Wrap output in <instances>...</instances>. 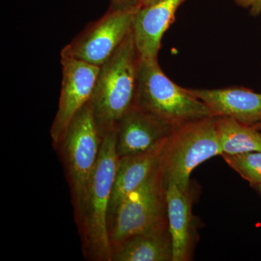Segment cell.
Wrapping results in <instances>:
<instances>
[{
    "mask_svg": "<svg viewBox=\"0 0 261 261\" xmlns=\"http://www.w3.org/2000/svg\"><path fill=\"white\" fill-rule=\"evenodd\" d=\"M139 63L140 57L132 31L99 68L90 102L102 137L116 128L135 105Z\"/></svg>",
    "mask_w": 261,
    "mask_h": 261,
    "instance_id": "6da1fadb",
    "label": "cell"
},
{
    "mask_svg": "<svg viewBox=\"0 0 261 261\" xmlns=\"http://www.w3.org/2000/svg\"><path fill=\"white\" fill-rule=\"evenodd\" d=\"M116 143L117 128L102 137L97 166L89 186L80 221L83 228L86 248L90 256L98 260H113L108 210L119 159Z\"/></svg>",
    "mask_w": 261,
    "mask_h": 261,
    "instance_id": "7a4b0ae2",
    "label": "cell"
},
{
    "mask_svg": "<svg viewBox=\"0 0 261 261\" xmlns=\"http://www.w3.org/2000/svg\"><path fill=\"white\" fill-rule=\"evenodd\" d=\"M134 106L173 126L213 117L205 103L165 74L158 60L140 59Z\"/></svg>",
    "mask_w": 261,
    "mask_h": 261,
    "instance_id": "3957f363",
    "label": "cell"
},
{
    "mask_svg": "<svg viewBox=\"0 0 261 261\" xmlns=\"http://www.w3.org/2000/svg\"><path fill=\"white\" fill-rule=\"evenodd\" d=\"M221 155L216 117L175 126L163 149L161 165L165 185L173 183L190 190V176L201 163Z\"/></svg>",
    "mask_w": 261,
    "mask_h": 261,
    "instance_id": "277c9868",
    "label": "cell"
},
{
    "mask_svg": "<svg viewBox=\"0 0 261 261\" xmlns=\"http://www.w3.org/2000/svg\"><path fill=\"white\" fill-rule=\"evenodd\" d=\"M102 140L89 101L70 122L59 144L68 171L79 221L83 214L87 191L97 166Z\"/></svg>",
    "mask_w": 261,
    "mask_h": 261,
    "instance_id": "5b68a950",
    "label": "cell"
},
{
    "mask_svg": "<svg viewBox=\"0 0 261 261\" xmlns=\"http://www.w3.org/2000/svg\"><path fill=\"white\" fill-rule=\"evenodd\" d=\"M168 224L166 188L160 163L150 176L127 196L110 223L113 250L135 235Z\"/></svg>",
    "mask_w": 261,
    "mask_h": 261,
    "instance_id": "8992f818",
    "label": "cell"
},
{
    "mask_svg": "<svg viewBox=\"0 0 261 261\" xmlns=\"http://www.w3.org/2000/svg\"><path fill=\"white\" fill-rule=\"evenodd\" d=\"M139 8L116 9L111 7L102 18L89 25L62 49L61 58L100 67L132 32Z\"/></svg>",
    "mask_w": 261,
    "mask_h": 261,
    "instance_id": "52a82bcc",
    "label": "cell"
},
{
    "mask_svg": "<svg viewBox=\"0 0 261 261\" xmlns=\"http://www.w3.org/2000/svg\"><path fill=\"white\" fill-rule=\"evenodd\" d=\"M62 86L58 111L50 128L53 144L58 146L67 128L82 108L90 101L100 67L61 58Z\"/></svg>",
    "mask_w": 261,
    "mask_h": 261,
    "instance_id": "ba28073f",
    "label": "cell"
},
{
    "mask_svg": "<svg viewBox=\"0 0 261 261\" xmlns=\"http://www.w3.org/2000/svg\"><path fill=\"white\" fill-rule=\"evenodd\" d=\"M173 127L133 106L117 126L118 158L152 150L166 140Z\"/></svg>",
    "mask_w": 261,
    "mask_h": 261,
    "instance_id": "9c48e42d",
    "label": "cell"
},
{
    "mask_svg": "<svg viewBox=\"0 0 261 261\" xmlns=\"http://www.w3.org/2000/svg\"><path fill=\"white\" fill-rule=\"evenodd\" d=\"M185 2L160 0L153 5L139 8L134 19L132 32L140 60H158L163 35Z\"/></svg>",
    "mask_w": 261,
    "mask_h": 261,
    "instance_id": "30bf717a",
    "label": "cell"
},
{
    "mask_svg": "<svg viewBox=\"0 0 261 261\" xmlns=\"http://www.w3.org/2000/svg\"><path fill=\"white\" fill-rule=\"evenodd\" d=\"M189 90L205 103L213 117H228L250 126L261 123V93L245 87Z\"/></svg>",
    "mask_w": 261,
    "mask_h": 261,
    "instance_id": "8fae6325",
    "label": "cell"
},
{
    "mask_svg": "<svg viewBox=\"0 0 261 261\" xmlns=\"http://www.w3.org/2000/svg\"><path fill=\"white\" fill-rule=\"evenodd\" d=\"M166 188L172 261L190 260L195 243L191 191H185L173 183L167 184Z\"/></svg>",
    "mask_w": 261,
    "mask_h": 261,
    "instance_id": "7c38bea8",
    "label": "cell"
},
{
    "mask_svg": "<svg viewBox=\"0 0 261 261\" xmlns=\"http://www.w3.org/2000/svg\"><path fill=\"white\" fill-rule=\"evenodd\" d=\"M167 139L149 152L118 159L108 210V228L122 202L130 192L138 188L161 163Z\"/></svg>",
    "mask_w": 261,
    "mask_h": 261,
    "instance_id": "4fadbf2b",
    "label": "cell"
},
{
    "mask_svg": "<svg viewBox=\"0 0 261 261\" xmlns=\"http://www.w3.org/2000/svg\"><path fill=\"white\" fill-rule=\"evenodd\" d=\"M113 260L172 261L168 224L128 239L113 250Z\"/></svg>",
    "mask_w": 261,
    "mask_h": 261,
    "instance_id": "5bb4252c",
    "label": "cell"
},
{
    "mask_svg": "<svg viewBox=\"0 0 261 261\" xmlns=\"http://www.w3.org/2000/svg\"><path fill=\"white\" fill-rule=\"evenodd\" d=\"M221 155L261 152V130L228 117H216Z\"/></svg>",
    "mask_w": 261,
    "mask_h": 261,
    "instance_id": "9a60e30c",
    "label": "cell"
},
{
    "mask_svg": "<svg viewBox=\"0 0 261 261\" xmlns=\"http://www.w3.org/2000/svg\"><path fill=\"white\" fill-rule=\"evenodd\" d=\"M228 166L250 183L252 187L261 185V152L222 154Z\"/></svg>",
    "mask_w": 261,
    "mask_h": 261,
    "instance_id": "2e32d148",
    "label": "cell"
},
{
    "mask_svg": "<svg viewBox=\"0 0 261 261\" xmlns=\"http://www.w3.org/2000/svg\"><path fill=\"white\" fill-rule=\"evenodd\" d=\"M235 4L244 9L249 10V13L253 17L261 14V0H233Z\"/></svg>",
    "mask_w": 261,
    "mask_h": 261,
    "instance_id": "e0dca14e",
    "label": "cell"
},
{
    "mask_svg": "<svg viewBox=\"0 0 261 261\" xmlns=\"http://www.w3.org/2000/svg\"><path fill=\"white\" fill-rule=\"evenodd\" d=\"M111 7L116 9H133L140 8L138 0H111Z\"/></svg>",
    "mask_w": 261,
    "mask_h": 261,
    "instance_id": "ac0fdd59",
    "label": "cell"
},
{
    "mask_svg": "<svg viewBox=\"0 0 261 261\" xmlns=\"http://www.w3.org/2000/svg\"><path fill=\"white\" fill-rule=\"evenodd\" d=\"M160 0H138L140 8L149 6V5H153L154 3H158V2Z\"/></svg>",
    "mask_w": 261,
    "mask_h": 261,
    "instance_id": "d6986e66",
    "label": "cell"
},
{
    "mask_svg": "<svg viewBox=\"0 0 261 261\" xmlns=\"http://www.w3.org/2000/svg\"><path fill=\"white\" fill-rule=\"evenodd\" d=\"M252 188L255 189V190H256L257 192L260 193V195H261V185H257V186H255L252 187Z\"/></svg>",
    "mask_w": 261,
    "mask_h": 261,
    "instance_id": "ffe728a7",
    "label": "cell"
},
{
    "mask_svg": "<svg viewBox=\"0 0 261 261\" xmlns=\"http://www.w3.org/2000/svg\"><path fill=\"white\" fill-rule=\"evenodd\" d=\"M255 126V128H257V129L261 130V123H259V124L255 125V126Z\"/></svg>",
    "mask_w": 261,
    "mask_h": 261,
    "instance_id": "44dd1931",
    "label": "cell"
},
{
    "mask_svg": "<svg viewBox=\"0 0 261 261\" xmlns=\"http://www.w3.org/2000/svg\"><path fill=\"white\" fill-rule=\"evenodd\" d=\"M260 66H261V65H260Z\"/></svg>",
    "mask_w": 261,
    "mask_h": 261,
    "instance_id": "7402d4cb",
    "label": "cell"
}]
</instances>
